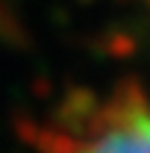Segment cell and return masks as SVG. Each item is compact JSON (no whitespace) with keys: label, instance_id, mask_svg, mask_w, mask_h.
<instances>
[{"label":"cell","instance_id":"1","mask_svg":"<svg viewBox=\"0 0 150 153\" xmlns=\"http://www.w3.org/2000/svg\"><path fill=\"white\" fill-rule=\"evenodd\" d=\"M56 153H150V97L115 91L76 121Z\"/></svg>","mask_w":150,"mask_h":153}]
</instances>
